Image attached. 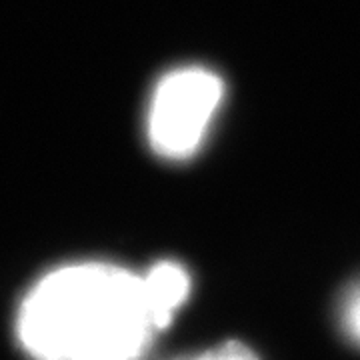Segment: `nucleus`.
Returning <instances> with one entry per match:
<instances>
[{
  "mask_svg": "<svg viewBox=\"0 0 360 360\" xmlns=\"http://www.w3.org/2000/svg\"><path fill=\"white\" fill-rule=\"evenodd\" d=\"M182 360H260L252 348H248L238 340H226L219 347H212L210 350H205L202 354L193 356V359Z\"/></svg>",
  "mask_w": 360,
  "mask_h": 360,
  "instance_id": "nucleus-5",
  "label": "nucleus"
},
{
  "mask_svg": "<svg viewBox=\"0 0 360 360\" xmlns=\"http://www.w3.org/2000/svg\"><path fill=\"white\" fill-rule=\"evenodd\" d=\"M142 288L156 330H165L191 296V274L180 262L162 260L142 274Z\"/></svg>",
  "mask_w": 360,
  "mask_h": 360,
  "instance_id": "nucleus-3",
  "label": "nucleus"
},
{
  "mask_svg": "<svg viewBox=\"0 0 360 360\" xmlns=\"http://www.w3.org/2000/svg\"><path fill=\"white\" fill-rule=\"evenodd\" d=\"M338 321L342 333L360 347V281L348 286L340 298L338 307Z\"/></svg>",
  "mask_w": 360,
  "mask_h": 360,
  "instance_id": "nucleus-4",
  "label": "nucleus"
},
{
  "mask_svg": "<svg viewBox=\"0 0 360 360\" xmlns=\"http://www.w3.org/2000/svg\"><path fill=\"white\" fill-rule=\"evenodd\" d=\"M16 333L32 360H141L158 330L141 274L77 262L51 270L28 290Z\"/></svg>",
  "mask_w": 360,
  "mask_h": 360,
  "instance_id": "nucleus-1",
  "label": "nucleus"
},
{
  "mask_svg": "<svg viewBox=\"0 0 360 360\" xmlns=\"http://www.w3.org/2000/svg\"><path fill=\"white\" fill-rule=\"evenodd\" d=\"M222 96V78L208 68L186 66L167 75L156 86L148 112L153 150L168 160L196 155Z\"/></svg>",
  "mask_w": 360,
  "mask_h": 360,
  "instance_id": "nucleus-2",
  "label": "nucleus"
}]
</instances>
